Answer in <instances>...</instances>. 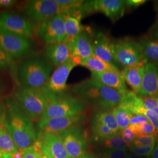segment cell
Returning <instances> with one entry per match:
<instances>
[{
  "instance_id": "7dc6e473",
  "label": "cell",
  "mask_w": 158,
  "mask_h": 158,
  "mask_svg": "<svg viewBox=\"0 0 158 158\" xmlns=\"http://www.w3.org/2000/svg\"><path fill=\"white\" fill-rule=\"evenodd\" d=\"M156 143L152 153V158H158V132L157 133V139Z\"/></svg>"
},
{
  "instance_id": "277c9868",
  "label": "cell",
  "mask_w": 158,
  "mask_h": 158,
  "mask_svg": "<svg viewBox=\"0 0 158 158\" xmlns=\"http://www.w3.org/2000/svg\"><path fill=\"white\" fill-rule=\"evenodd\" d=\"M12 98L21 106L33 121H38L53 98L43 88L21 87L12 93Z\"/></svg>"
},
{
  "instance_id": "3957f363",
  "label": "cell",
  "mask_w": 158,
  "mask_h": 158,
  "mask_svg": "<svg viewBox=\"0 0 158 158\" xmlns=\"http://www.w3.org/2000/svg\"><path fill=\"white\" fill-rule=\"evenodd\" d=\"M53 65L44 55L24 59L17 69V78L21 87L42 88L53 72Z\"/></svg>"
},
{
  "instance_id": "8d00e7d4",
  "label": "cell",
  "mask_w": 158,
  "mask_h": 158,
  "mask_svg": "<svg viewBox=\"0 0 158 158\" xmlns=\"http://www.w3.org/2000/svg\"><path fill=\"white\" fill-rule=\"evenodd\" d=\"M130 151L133 152L134 154L141 156H147L148 157L151 155L152 154L153 151L154 150L155 147L150 148H137L134 147L132 144L128 146Z\"/></svg>"
},
{
  "instance_id": "b9f144b4",
  "label": "cell",
  "mask_w": 158,
  "mask_h": 158,
  "mask_svg": "<svg viewBox=\"0 0 158 158\" xmlns=\"http://www.w3.org/2000/svg\"><path fill=\"white\" fill-rule=\"evenodd\" d=\"M23 158H38L33 147H31L21 150Z\"/></svg>"
},
{
  "instance_id": "5b68a950",
  "label": "cell",
  "mask_w": 158,
  "mask_h": 158,
  "mask_svg": "<svg viewBox=\"0 0 158 158\" xmlns=\"http://www.w3.org/2000/svg\"><path fill=\"white\" fill-rule=\"evenodd\" d=\"M85 102L76 96L66 93L53 97L44 111L41 114L38 122L49 119L81 114L85 111Z\"/></svg>"
},
{
  "instance_id": "7c38bea8",
  "label": "cell",
  "mask_w": 158,
  "mask_h": 158,
  "mask_svg": "<svg viewBox=\"0 0 158 158\" xmlns=\"http://www.w3.org/2000/svg\"><path fill=\"white\" fill-rule=\"evenodd\" d=\"M93 39L90 29L83 27L81 32L72 42V59L77 65L93 56Z\"/></svg>"
},
{
  "instance_id": "ab89813d",
  "label": "cell",
  "mask_w": 158,
  "mask_h": 158,
  "mask_svg": "<svg viewBox=\"0 0 158 158\" xmlns=\"http://www.w3.org/2000/svg\"><path fill=\"white\" fill-rule=\"evenodd\" d=\"M142 114L144 115L148 119L149 121L152 124L158 132V115L145 108L142 111Z\"/></svg>"
},
{
  "instance_id": "52a82bcc",
  "label": "cell",
  "mask_w": 158,
  "mask_h": 158,
  "mask_svg": "<svg viewBox=\"0 0 158 158\" xmlns=\"http://www.w3.org/2000/svg\"><path fill=\"white\" fill-rule=\"evenodd\" d=\"M25 14L34 26L46 22L59 14H62L63 9L55 0H31L25 7Z\"/></svg>"
},
{
  "instance_id": "60d3db41",
  "label": "cell",
  "mask_w": 158,
  "mask_h": 158,
  "mask_svg": "<svg viewBox=\"0 0 158 158\" xmlns=\"http://www.w3.org/2000/svg\"><path fill=\"white\" fill-rule=\"evenodd\" d=\"M149 120L143 114H132L130 119V125H137L149 123Z\"/></svg>"
},
{
  "instance_id": "d6986e66",
  "label": "cell",
  "mask_w": 158,
  "mask_h": 158,
  "mask_svg": "<svg viewBox=\"0 0 158 158\" xmlns=\"http://www.w3.org/2000/svg\"><path fill=\"white\" fill-rule=\"evenodd\" d=\"M137 96L158 98V67L150 63L145 64L141 90Z\"/></svg>"
},
{
  "instance_id": "8992f818",
  "label": "cell",
  "mask_w": 158,
  "mask_h": 158,
  "mask_svg": "<svg viewBox=\"0 0 158 158\" xmlns=\"http://www.w3.org/2000/svg\"><path fill=\"white\" fill-rule=\"evenodd\" d=\"M114 55L116 62L124 68L145 63L141 46L130 38L114 42Z\"/></svg>"
},
{
  "instance_id": "f546056e",
  "label": "cell",
  "mask_w": 158,
  "mask_h": 158,
  "mask_svg": "<svg viewBox=\"0 0 158 158\" xmlns=\"http://www.w3.org/2000/svg\"><path fill=\"white\" fill-rule=\"evenodd\" d=\"M102 141L104 147L107 149L127 150V145L122 139L119 132L102 140Z\"/></svg>"
},
{
  "instance_id": "e0dca14e",
  "label": "cell",
  "mask_w": 158,
  "mask_h": 158,
  "mask_svg": "<svg viewBox=\"0 0 158 158\" xmlns=\"http://www.w3.org/2000/svg\"><path fill=\"white\" fill-rule=\"evenodd\" d=\"M93 6L94 11L102 13L114 23L124 16L127 8L126 1L123 0L93 1Z\"/></svg>"
},
{
  "instance_id": "d6a6232c",
  "label": "cell",
  "mask_w": 158,
  "mask_h": 158,
  "mask_svg": "<svg viewBox=\"0 0 158 158\" xmlns=\"http://www.w3.org/2000/svg\"><path fill=\"white\" fill-rule=\"evenodd\" d=\"M157 139L156 135L141 136L136 137L131 143L137 148H150L155 147V143Z\"/></svg>"
},
{
  "instance_id": "2e32d148",
  "label": "cell",
  "mask_w": 158,
  "mask_h": 158,
  "mask_svg": "<svg viewBox=\"0 0 158 158\" xmlns=\"http://www.w3.org/2000/svg\"><path fill=\"white\" fill-rule=\"evenodd\" d=\"M93 55L118 68V64L116 62L114 55V42L102 32L94 36Z\"/></svg>"
},
{
  "instance_id": "74e56055",
  "label": "cell",
  "mask_w": 158,
  "mask_h": 158,
  "mask_svg": "<svg viewBox=\"0 0 158 158\" xmlns=\"http://www.w3.org/2000/svg\"><path fill=\"white\" fill-rule=\"evenodd\" d=\"M128 155L127 150L108 149L104 153L102 158H127Z\"/></svg>"
},
{
  "instance_id": "30bf717a",
  "label": "cell",
  "mask_w": 158,
  "mask_h": 158,
  "mask_svg": "<svg viewBox=\"0 0 158 158\" xmlns=\"http://www.w3.org/2000/svg\"><path fill=\"white\" fill-rule=\"evenodd\" d=\"M0 28L28 39L34 36L36 30L28 19L12 11L0 12Z\"/></svg>"
},
{
  "instance_id": "9c48e42d",
  "label": "cell",
  "mask_w": 158,
  "mask_h": 158,
  "mask_svg": "<svg viewBox=\"0 0 158 158\" xmlns=\"http://www.w3.org/2000/svg\"><path fill=\"white\" fill-rule=\"evenodd\" d=\"M35 34L46 45L64 41V15L59 14L36 26Z\"/></svg>"
},
{
  "instance_id": "f907efd6",
  "label": "cell",
  "mask_w": 158,
  "mask_h": 158,
  "mask_svg": "<svg viewBox=\"0 0 158 158\" xmlns=\"http://www.w3.org/2000/svg\"><path fill=\"white\" fill-rule=\"evenodd\" d=\"M79 158H95L93 157V156H91V155H89V154H85L84 153L83 155H82L81 156H80Z\"/></svg>"
},
{
  "instance_id": "836d02e7",
  "label": "cell",
  "mask_w": 158,
  "mask_h": 158,
  "mask_svg": "<svg viewBox=\"0 0 158 158\" xmlns=\"http://www.w3.org/2000/svg\"><path fill=\"white\" fill-rule=\"evenodd\" d=\"M144 108L158 115V98L154 97H140Z\"/></svg>"
},
{
  "instance_id": "4316f807",
  "label": "cell",
  "mask_w": 158,
  "mask_h": 158,
  "mask_svg": "<svg viewBox=\"0 0 158 158\" xmlns=\"http://www.w3.org/2000/svg\"><path fill=\"white\" fill-rule=\"evenodd\" d=\"M94 119L100 122L115 133L119 132L118 126L112 111L104 110L100 111L94 117Z\"/></svg>"
},
{
  "instance_id": "4dcf8cb0",
  "label": "cell",
  "mask_w": 158,
  "mask_h": 158,
  "mask_svg": "<svg viewBox=\"0 0 158 158\" xmlns=\"http://www.w3.org/2000/svg\"><path fill=\"white\" fill-rule=\"evenodd\" d=\"M129 128L136 137L141 136L156 135L158 133L150 122L137 125H130Z\"/></svg>"
},
{
  "instance_id": "f5cc1de1",
  "label": "cell",
  "mask_w": 158,
  "mask_h": 158,
  "mask_svg": "<svg viewBox=\"0 0 158 158\" xmlns=\"http://www.w3.org/2000/svg\"><path fill=\"white\" fill-rule=\"evenodd\" d=\"M13 158V157H12V158Z\"/></svg>"
},
{
  "instance_id": "484cf974",
  "label": "cell",
  "mask_w": 158,
  "mask_h": 158,
  "mask_svg": "<svg viewBox=\"0 0 158 158\" xmlns=\"http://www.w3.org/2000/svg\"><path fill=\"white\" fill-rule=\"evenodd\" d=\"M64 28L66 32V39L64 41L72 42L83 30V26L81 25L80 21L77 19L64 15Z\"/></svg>"
},
{
  "instance_id": "ee69618b",
  "label": "cell",
  "mask_w": 158,
  "mask_h": 158,
  "mask_svg": "<svg viewBox=\"0 0 158 158\" xmlns=\"http://www.w3.org/2000/svg\"><path fill=\"white\" fill-rule=\"evenodd\" d=\"M147 1L145 0H128L126 1V5L127 7L128 6L130 8H136L142 6Z\"/></svg>"
},
{
  "instance_id": "1f68e13d",
  "label": "cell",
  "mask_w": 158,
  "mask_h": 158,
  "mask_svg": "<svg viewBox=\"0 0 158 158\" xmlns=\"http://www.w3.org/2000/svg\"><path fill=\"white\" fill-rule=\"evenodd\" d=\"M38 158H55L48 145L43 141L41 136L37 137L36 141L32 146Z\"/></svg>"
},
{
  "instance_id": "f6af8a7d",
  "label": "cell",
  "mask_w": 158,
  "mask_h": 158,
  "mask_svg": "<svg viewBox=\"0 0 158 158\" xmlns=\"http://www.w3.org/2000/svg\"><path fill=\"white\" fill-rule=\"evenodd\" d=\"M17 3L16 0H0V8H10L15 6Z\"/></svg>"
},
{
  "instance_id": "816d5d0a",
  "label": "cell",
  "mask_w": 158,
  "mask_h": 158,
  "mask_svg": "<svg viewBox=\"0 0 158 158\" xmlns=\"http://www.w3.org/2000/svg\"><path fill=\"white\" fill-rule=\"evenodd\" d=\"M2 91H3V90H2V87L0 85V94H1V93L2 92Z\"/></svg>"
},
{
  "instance_id": "f1b7e54d",
  "label": "cell",
  "mask_w": 158,
  "mask_h": 158,
  "mask_svg": "<svg viewBox=\"0 0 158 158\" xmlns=\"http://www.w3.org/2000/svg\"><path fill=\"white\" fill-rule=\"evenodd\" d=\"M92 131L96 138L102 141L115 134V132L109 128L107 126L94 118L92 121Z\"/></svg>"
},
{
  "instance_id": "44dd1931",
  "label": "cell",
  "mask_w": 158,
  "mask_h": 158,
  "mask_svg": "<svg viewBox=\"0 0 158 158\" xmlns=\"http://www.w3.org/2000/svg\"><path fill=\"white\" fill-rule=\"evenodd\" d=\"M141 47L145 63L158 67V40L143 36L137 40Z\"/></svg>"
},
{
  "instance_id": "d590c367",
  "label": "cell",
  "mask_w": 158,
  "mask_h": 158,
  "mask_svg": "<svg viewBox=\"0 0 158 158\" xmlns=\"http://www.w3.org/2000/svg\"><path fill=\"white\" fill-rule=\"evenodd\" d=\"M57 4L63 9V13L66 10L82 5L85 1L80 0H55Z\"/></svg>"
},
{
  "instance_id": "8fae6325",
  "label": "cell",
  "mask_w": 158,
  "mask_h": 158,
  "mask_svg": "<svg viewBox=\"0 0 158 158\" xmlns=\"http://www.w3.org/2000/svg\"><path fill=\"white\" fill-rule=\"evenodd\" d=\"M77 66L78 65L72 58L66 63L57 68L50 79L42 88L52 97L66 94L68 77L72 70Z\"/></svg>"
},
{
  "instance_id": "c3c4849f",
  "label": "cell",
  "mask_w": 158,
  "mask_h": 158,
  "mask_svg": "<svg viewBox=\"0 0 158 158\" xmlns=\"http://www.w3.org/2000/svg\"><path fill=\"white\" fill-rule=\"evenodd\" d=\"M12 158V155L6 154V153L2 152L0 149V158Z\"/></svg>"
},
{
  "instance_id": "ac0fdd59",
  "label": "cell",
  "mask_w": 158,
  "mask_h": 158,
  "mask_svg": "<svg viewBox=\"0 0 158 158\" xmlns=\"http://www.w3.org/2000/svg\"><path fill=\"white\" fill-rule=\"evenodd\" d=\"M91 79L118 91L124 96L130 92L121 73L112 72L98 73L91 72Z\"/></svg>"
},
{
  "instance_id": "681fc988",
  "label": "cell",
  "mask_w": 158,
  "mask_h": 158,
  "mask_svg": "<svg viewBox=\"0 0 158 158\" xmlns=\"http://www.w3.org/2000/svg\"><path fill=\"white\" fill-rule=\"evenodd\" d=\"M127 158H150L149 157H145V156H138L133 153H128Z\"/></svg>"
},
{
  "instance_id": "d4e9b609",
  "label": "cell",
  "mask_w": 158,
  "mask_h": 158,
  "mask_svg": "<svg viewBox=\"0 0 158 158\" xmlns=\"http://www.w3.org/2000/svg\"><path fill=\"white\" fill-rule=\"evenodd\" d=\"M0 149L11 155L18 152L19 150L6 129L5 124L0 125Z\"/></svg>"
},
{
  "instance_id": "7bdbcfd3",
  "label": "cell",
  "mask_w": 158,
  "mask_h": 158,
  "mask_svg": "<svg viewBox=\"0 0 158 158\" xmlns=\"http://www.w3.org/2000/svg\"><path fill=\"white\" fill-rule=\"evenodd\" d=\"M147 36L152 39L158 40V18L155 23L149 29L148 35Z\"/></svg>"
},
{
  "instance_id": "83f0119b",
  "label": "cell",
  "mask_w": 158,
  "mask_h": 158,
  "mask_svg": "<svg viewBox=\"0 0 158 158\" xmlns=\"http://www.w3.org/2000/svg\"><path fill=\"white\" fill-rule=\"evenodd\" d=\"M112 113L117 121L119 131L129 127L130 119L132 115L131 113L118 106L113 109Z\"/></svg>"
},
{
  "instance_id": "7402d4cb",
  "label": "cell",
  "mask_w": 158,
  "mask_h": 158,
  "mask_svg": "<svg viewBox=\"0 0 158 158\" xmlns=\"http://www.w3.org/2000/svg\"><path fill=\"white\" fill-rule=\"evenodd\" d=\"M41 138L49 147L55 158H71L58 133L42 132Z\"/></svg>"
},
{
  "instance_id": "603a6c76",
  "label": "cell",
  "mask_w": 158,
  "mask_h": 158,
  "mask_svg": "<svg viewBox=\"0 0 158 158\" xmlns=\"http://www.w3.org/2000/svg\"><path fill=\"white\" fill-rule=\"evenodd\" d=\"M80 65L89 69L90 72H96L98 73L108 72L121 73L118 68L102 60L94 55L82 61L80 63Z\"/></svg>"
},
{
  "instance_id": "6da1fadb",
  "label": "cell",
  "mask_w": 158,
  "mask_h": 158,
  "mask_svg": "<svg viewBox=\"0 0 158 158\" xmlns=\"http://www.w3.org/2000/svg\"><path fill=\"white\" fill-rule=\"evenodd\" d=\"M4 105V124L18 149L22 150L32 147L38 137L32 119L12 98L5 99Z\"/></svg>"
},
{
  "instance_id": "e575fe53",
  "label": "cell",
  "mask_w": 158,
  "mask_h": 158,
  "mask_svg": "<svg viewBox=\"0 0 158 158\" xmlns=\"http://www.w3.org/2000/svg\"><path fill=\"white\" fill-rule=\"evenodd\" d=\"M8 69H15L13 60L0 48V70H4Z\"/></svg>"
},
{
  "instance_id": "4fadbf2b",
  "label": "cell",
  "mask_w": 158,
  "mask_h": 158,
  "mask_svg": "<svg viewBox=\"0 0 158 158\" xmlns=\"http://www.w3.org/2000/svg\"><path fill=\"white\" fill-rule=\"evenodd\" d=\"M71 158H79L84 154L85 142L81 128L74 127L58 133Z\"/></svg>"
},
{
  "instance_id": "9a60e30c",
  "label": "cell",
  "mask_w": 158,
  "mask_h": 158,
  "mask_svg": "<svg viewBox=\"0 0 158 158\" xmlns=\"http://www.w3.org/2000/svg\"><path fill=\"white\" fill-rule=\"evenodd\" d=\"M44 55L54 67L58 68L72 58V42L63 41L46 45Z\"/></svg>"
},
{
  "instance_id": "5bb4252c",
  "label": "cell",
  "mask_w": 158,
  "mask_h": 158,
  "mask_svg": "<svg viewBox=\"0 0 158 158\" xmlns=\"http://www.w3.org/2000/svg\"><path fill=\"white\" fill-rule=\"evenodd\" d=\"M83 114L49 119L38 122V128L42 132L60 133L74 127H77L85 121Z\"/></svg>"
},
{
  "instance_id": "7a4b0ae2",
  "label": "cell",
  "mask_w": 158,
  "mask_h": 158,
  "mask_svg": "<svg viewBox=\"0 0 158 158\" xmlns=\"http://www.w3.org/2000/svg\"><path fill=\"white\" fill-rule=\"evenodd\" d=\"M70 91L84 102L107 111L117 107L124 97L118 91L91 79L74 85Z\"/></svg>"
},
{
  "instance_id": "bcb514c9",
  "label": "cell",
  "mask_w": 158,
  "mask_h": 158,
  "mask_svg": "<svg viewBox=\"0 0 158 158\" xmlns=\"http://www.w3.org/2000/svg\"><path fill=\"white\" fill-rule=\"evenodd\" d=\"M6 117V110L4 105L0 104V125L4 124Z\"/></svg>"
},
{
  "instance_id": "f35d334b",
  "label": "cell",
  "mask_w": 158,
  "mask_h": 158,
  "mask_svg": "<svg viewBox=\"0 0 158 158\" xmlns=\"http://www.w3.org/2000/svg\"><path fill=\"white\" fill-rule=\"evenodd\" d=\"M119 134L125 143L127 144V147L131 145L136 138L135 135L129 127L123 131H120Z\"/></svg>"
},
{
  "instance_id": "ba28073f",
  "label": "cell",
  "mask_w": 158,
  "mask_h": 158,
  "mask_svg": "<svg viewBox=\"0 0 158 158\" xmlns=\"http://www.w3.org/2000/svg\"><path fill=\"white\" fill-rule=\"evenodd\" d=\"M32 46L30 39L0 28V48L12 60L27 56Z\"/></svg>"
},
{
  "instance_id": "cb8c5ba5",
  "label": "cell",
  "mask_w": 158,
  "mask_h": 158,
  "mask_svg": "<svg viewBox=\"0 0 158 158\" xmlns=\"http://www.w3.org/2000/svg\"><path fill=\"white\" fill-rule=\"evenodd\" d=\"M118 106L132 114H141L142 111L144 108L141 98L133 91H130L123 97Z\"/></svg>"
},
{
  "instance_id": "ffe728a7",
  "label": "cell",
  "mask_w": 158,
  "mask_h": 158,
  "mask_svg": "<svg viewBox=\"0 0 158 158\" xmlns=\"http://www.w3.org/2000/svg\"><path fill=\"white\" fill-rule=\"evenodd\" d=\"M145 63L124 68L121 72L126 83L132 91L138 95L141 90L142 84L145 73Z\"/></svg>"
}]
</instances>
